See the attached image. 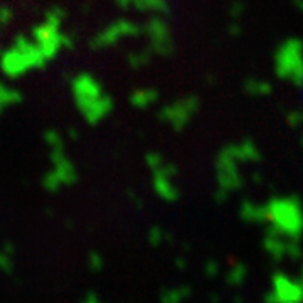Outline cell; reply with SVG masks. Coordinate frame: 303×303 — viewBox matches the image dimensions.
<instances>
[{"mask_svg":"<svg viewBox=\"0 0 303 303\" xmlns=\"http://www.w3.org/2000/svg\"><path fill=\"white\" fill-rule=\"evenodd\" d=\"M103 268V256L98 253L89 254V270L91 271H100Z\"/></svg>","mask_w":303,"mask_h":303,"instance_id":"4316f807","label":"cell"},{"mask_svg":"<svg viewBox=\"0 0 303 303\" xmlns=\"http://www.w3.org/2000/svg\"><path fill=\"white\" fill-rule=\"evenodd\" d=\"M246 276H248V268H246V264L236 261V263L233 264V268L229 270V273H228L226 281H228L229 285H233V287H239V285L244 283Z\"/></svg>","mask_w":303,"mask_h":303,"instance_id":"44dd1931","label":"cell"},{"mask_svg":"<svg viewBox=\"0 0 303 303\" xmlns=\"http://www.w3.org/2000/svg\"><path fill=\"white\" fill-rule=\"evenodd\" d=\"M293 4H295V7L298 9L300 12H303V0H293Z\"/></svg>","mask_w":303,"mask_h":303,"instance_id":"4dcf8cb0","label":"cell"},{"mask_svg":"<svg viewBox=\"0 0 303 303\" xmlns=\"http://www.w3.org/2000/svg\"><path fill=\"white\" fill-rule=\"evenodd\" d=\"M163 238H165V231L160 228H154L150 229V234H148V241L152 242L154 246H159L163 242Z\"/></svg>","mask_w":303,"mask_h":303,"instance_id":"484cf974","label":"cell"},{"mask_svg":"<svg viewBox=\"0 0 303 303\" xmlns=\"http://www.w3.org/2000/svg\"><path fill=\"white\" fill-rule=\"evenodd\" d=\"M44 140L51 150L52 167L42 179V185L47 192H58L66 185H72L78 180V168L66 154L64 142L58 131L49 130L44 135Z\"/></svg>","mask_w":303,"mask_h":303,"instance_id":"277c9868","label":"cell"},{"mask_svg":"<svg viewBox=\"0 0 303 303\" xmlns=\"http://www.w3.org/2000/svg\"><path fill=\"white\" fill-rule=\"evenodd\" d=\"M71 91L76 108L89 125L100 123L113 110V98L89 72H80L76 78H72Z\"/></svg>","mask_w":303,"mask_h":303,"instance_id":"6da1fadb","label":"cell"},{"mask_svg":"<svg viewBox=\"0 0 303 303\" xmlns=\"http://www.w3.org/2000/svg\"><path fill=\"white\" fill-rule=\"evenodd\" d=\"M273 293L276 295L278 303H303V290L300 283L280 271L273 275Z\"/></svg>","mask_w":303,"mask_h":303,"instance_id":"7c38bea8","label":"cell"},{"mask_svg":"<svg viewBox=\"0 0 303 303\" xmlns=\"http://www.w3.org/2000/svg\"><path fill=\"white\" fill-rule=\"evenodd\" d=\"M242 10H244V5H242L241 2H234L231 5V9H229V14L234 15V17H239L242 14Z\"/></svg>","mask_w":303,"mask_h":303,"instance_id":"f1b7e54d","label":"cell"},{"mask_svg":"<svg viewBox=\"0 0 303 303\" xmlns=\"http://www.w3.org/2000/svg\"><path fill=\"white\" fill-rule=\"evenodd\" d=\"M275 72L293 86H303V41L290 37L275 51Z\"/></svg>","mask_w":303,"mask_h":303,"instance_id":"52a82bcc","label":"cell"},{"mask_svg":"<svg viewBox=\"0 0 303 303\" xmlns=\"http://www.w3.org/2000/svg\"><path fill=\"white\" fill-rule=\"evenodd\" d=\"M47 59L37 47V44L26 37V35H17L9 49H5L0 56V68L7 78H21L26 72L32 69L44 68Z\"/></svg>","mask_w":303,"mask_h":303,"instance_id":"7a4b0ae2","label":"cell"},{"mask_svg":"<svg viewBox=\"0 0 303 303\" xmlns=\"http://www.w3.org/2000/svg\"><path fill=\"white\" fill-rule=\"evenodd\" d=\"M239 165L241 160L236 157L233 143L221 148V152L216 157V201L219 204L226 201L231 196V192L242 187V174L239 171Z\"/></svg>","mask_w":303,"mask_h":303,"instance_id":"8992f818","label":"cell"},{"mask_svg":"<svg viewBox=\"0 0 303 303\" xmlns=\"http://www.w3.org/2000/svg\"><path fill=\"white\" fill-rule=\"evenodd\" d=\"M14 246L7 242L2 250H0V270L5 273H12L14 270Z\"/></svg>","mask_w":303,"mask_h":303,"instance_id":"603a6c76","label":"cell"},{"mask_svg":"<svg viewBox=\"0 0 303 303\" xmlns=\"http://www.w3.org/2000/svg\"><path fill=\"white\" fill-rule=\"evenodd\" d=\"M239 216L242 221L246 222H268V211H266V204H256L253 201H242L239 207Z\"/></svg>","mask_w":303,"mask_h":303,"instance_id":"5bb4252c","label":"cell"},{"mask_svg":"<svg viewBox=\"0 0 303 303\" xmlns=\"http://www.w3.org/2000/svg\"><path fill=\"white\" fill-rule=\"evenodd\" d=\"M130 7L138 12H154L155 15H167L171 12L168 0H130Z\"/></svg>","mask_w":303,"mask_h":303,"instance_id":"e0dca14e","label":"cell"},{"mask_svg":"<svg viewBox=\"0 0 303 303\" xmlns=\"http://www.w3.org/2000/svg\"><path fill=\"white\" fill-rule=\"evenodd\" d=\"M152 51L148 49H142V51H138V52H130L128 54V66L131 69H140V68H145L148 63H150V59H152Z\"/></svg>","mask_w":303,"mask_h":303,"instance_id":"7402d4cb","label":"cell"},{"mask_svg":"<svg viewBox=\"0 0 303 303\" xmlns=\"http://www.w3.org/2000/svg\"><path fill=\"white\" fill-rule=\"evenodd\" d=\"M142 30L148 37V49L154 56H171L175 51V42L172 30L168 27L165 19L162 15H152L150 19L143 24Z\"/></svg>","mask_w":303,"mask_h":303,"instance_id":"30bf717a","label":"cell"},{"mask_svg":"<svg viewBox=\"0 0 303 303\" xmlns=\"http://www.w3.org/2000/svg\"><path fill=\"white\" fill-rule=\"evenodd\" d=\"M142 32V27L128 19H118L108 24L106 27L98 30L89 41V47L94 51L108 49V47L117 46L118 42L128 37H135Z\"/></svg>","mask_w":303,"mask_h":303,"instance_id":"9c48e42d","label":"cell"},{"mask_svg":"<svg viewBox=\"0 0 303 303\" xmlns=\"http://www.w3.org/2000/svg\"><path fill=\"white\" fill-rule=\"evenodd\" d=\"M191 288L189 287H175V288H165L160 295L162 303H182L185 298H189Z\"/></svg>","mask_w":303,"mask_h":303,"instance_id":"d6986e66","label":"cell"},{"mask_svg":"<svg viewBox=\"0 0 303 303\" xmlns=\"http://www.w3.org/2000/svg\"><path fill=\"white\" fill-rule=\"evenodd\" d=\"M22 101V93L19 89L9 86L5 83H0V115L9 108L19 105Z\"/></svg>","mask_w":303,"mask_h":303,"instance_id":"ac0fdd59","label":"cell"},{"mask_svg":"<svg viewBox=\"0 0 303 303\" xmlns=\"http://www.w3.org/2000/svg\"><path fill=\"white\" fill-rule=\"evenodd\" d=\"M287 121L292 128H300V126H303V111L301 110L290 111L288 117H287Z\"/></svg>","mask_w":303,"mask_h":303,"instance_id":"cb8c5ba5","label":"cell"},{"mask_svg":"<svg viewBox=\"0 0 303 303\" xmlns=\"http://www.w3.org/2000/svg\"><path fill=\"white\" fill-rule=\"evenodd\" d=\"M290 239H295V238H288V236L281 234L276 228H273L270 224L264 231L263 246L266 253H268L275 261H281V259L287 256V244Z\"/></svg>","mask_w":303,"mask_h":303,"instance_id":"4fadbf2b","label":"cell"},{"mask_svg":"<svg viewBox=\"0 0 303 303\" xmlns=\"http://www.w3.org/2000/svg\"><path fill=\"white\" fill-rule=\"evenodd\" d=\"M84 303H103L100 300V296L98 295H94V293H88V296L84 298Z\"/></svg>","mask_w":303,"mask_h":303,"instance_id":"f546056e","label":"cell"},{"mask_svg":"<svg viewBox=\"0 0 303 303\" xmlns=\"http://www.w3.org/2000/svg\"><path fill=\"white\" fill-rule=\"evenodd\" d=\"M234 152H236V157L241 160V163L244 162H251V163H256V162H261V152L256 147V143H254L251 138H244V140H241L238 143H233Z\"/></svg>","mask_w":303,"mask_h":303,"instance_id":"9a60e30c","label":"cell"},{"mask_svg":"<svg viewBox=\"0 0 303 303\" xmlns=\"http://www.w3.org/2000/svg\"><path fill=\"white\" fill-rule=\"evenodd\" d=\"M301 145H303V140H301Z\"/></svg>","mask_w":303,"mask_h":303,"instance_id":"d6a6232c","label":"cell"},{"mask_svg":"<svg viewBox=\"0 0 303 303\" xmlns=\"http://www.w3.org/2000/svg\"><path fill=\"white\" fill-rule=\"evenodd\" d=\"M290 303H292V301H290Z\"/></svg>","mask_w":303,"mask_h":303,"instance_id":"836d02e7","label":"cell"},{"mask_svg":"<svg viewBox=\"0 0 303 303\" xmlns=\"http://www.w3.org/2000/svg\"><path fill=\"white\" fill-rule=\"evenodd\" d=\"M66 10L61 7H52L46 12L44 21L37 24L30 35L32 41L44 54L47 61H51L58 56L63 49H68L72 46V41L68 34L63 32V22L66 19Z\"/></svg>","mask_w":303,"mask_h":303,"instance_id":"3957f363","label":"cell"},{"mask_svg":"<svg viewBox=\"0 0 303 303\" xmlns=\"http://www.w3.org/2000/svg\"><path fill=\"white\" fill-rule=\"evenodd\" d=\"M201 108V100L196 94H185L174 100L159 111V118L175 131H182L191 123Z\"/></svg>","mask_w":303,"mask_h":303,"instance_id":"ba28073f","label":"cell"},{"mask_svg":"<svg viewBox=\"0 0 303 303\" xmlns=\"http://www.w3.org/2000/svg\"><path fill=\"white\" fill-rule=\"evenodd\" d=\"M154 172V189L167 202H175L180 197V191L177 184H175V177H177V167L174 163H168L162 160L159 165L150 168Z\"/></svg>","mask_w":303,"mask_h":303,"instance_id":"8fae6325","label":"cell"},{"mask_svg":"<svg viewBox=\"0 0 303 303\" xmlns=\"http://www.w3.org/2000/svg\"><path fill=\"white\" fill-rule=\"evenodd\" d=\"M204 270H205V275H207L209 278H214L217 273H219V264H217L216 261H212V259H209V261L205 263Z\"/></svg>","mask_w":303,"mask_h":303,"instance_id":"83f0119b","label":"cell"},{"mask_svg":"<svg viewBox=\"0 0 303 303\" xmlns=\"http://www.w3.org/2000/svg\"><path fill=\"white\" fill-rule=\"evenodd\" d=\"M300 283V287H301V290H303V268H301V275H300V280H296Z\"/></svg>","mask_w":303,"mask_h":303,"instance_id":"1f68e13d","label":"cell"},{"mask_svg":"<svg viewBox=\"0 0 303 303\" xmlns=\"http://www.w3.org/2000/svg\"><path fill=\"white\" fill-rule=\"evenodd\" d=\"M268 222L288 238L300 239L303 234V204L298 196L273 197L266 202Z\"/></svg>","mask_w":303,"mask_h":303,"instance_id":"5b68a950","label":"cell"},{"mask_svg":"<svg viewBox=\"0 0 303 303\" xmlns=\"http://www.w3.org/2000/svg\"><path fill=\"white\" fill-rule=\"evenodd\" d=\"M271 84L264 80H254V78H250V80L244 81V91L251 96H266L271 93Z\"/></svg>","mask_w":303,"mask_h":303,"instance_id":"ffe728a7","label":"cell"},{"mask_svg":"<svg viewBox=\"0 0 303 303\" xmlns=\"http://www.w3.org/2000/svg\"><path fill=\"white\" fill-rule=\"evenodd\" d=\"M157 100H159V91L154 88H138L130 94L131 106L138 108V110L150 108L152 105H155Z\"/></svg>","mask_w":303,"mask_h":303,"instance_id":"2e32d148","label":"cell"},{"mask_svg":"<svg viewBox=\"0 0 303 303\" xmlns=\"http://www.w3.org/2000/svg\"><path fill=\"white\" fill-rule=\"evenodd\" d=\"M14 19V10L7 5H0V27H7Z\"/></svg>","mask_w":303,"mask_h":303,"instance_id":"d4e9b609","label":"cell"}]
</instances>
